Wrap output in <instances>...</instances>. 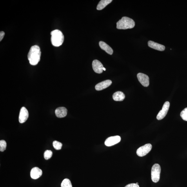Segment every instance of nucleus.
I'll use <instances>...</instances> for the list:
<instances>
[{
	"instance_id": "obj_10",
	"label": "nucleus",
	"mask_w": 187,
	"mask_h": 187,
	"mask_svg": "<svg viewBox=\"0 0 187 187\" xmlns=\"http://www.w3.org/2000/svg\"><path fill=\"white\" fill-rule=\"evenodd\" d=\"M92 67L95 73H101L103 72V66L101 62L97 60H95L93 61Z\"/></svg>"
},
{
	"instance_id": "obj_17",
	"label": "nucleus",
	"mask_w": 187,
	"mask_h": 187,
	"mask_svg": "<svg viewBox=\"0 0 187 187\" xmlns=\"http://www.w3.org/2000/svg\"><path fill=\"white\" fill-rule=\"evenodd\" d=\"M112 1V0H101L98 4L97 6V10H103Z\"/></svg>"
},
{
	"instance_id": "obj_7",
	"label": "nucleus",
	"mask_w": 187,
	"mask_h": 187,
	"mask_svg": "<svg viewBox=\"0 0 187 187\" xmlns=\"http://www.w3.org/2000/svg\"><path fill=\"white\" fill-rule=\"evenodd\" d=\"M121 140V137L118 135L111 137H108L106 140L105 142V144L107 146L110 147L119 143Z\"/></svg>"
},
{
	"instance_id": "obj_21",
	"label": "nucleus",
	"mask_w": 187,
	"mask_h": 187,
	"mask_svg": "<svg viewBox=\"0 0 187 187\" xmlns=\"http://www.w3.org/2000/svg\"><path fill=\"white\" fill-rule=\"evenodd\" d=\"M7 146L6 142L4 140H1L0 141V151L3 152L6 150Z\"/></svg>"
},
{
	"instance_id": "obj_6",
	"label": "nucleus",
	"mask_w": 187,
	"mask_h": 187,
	"mask_svg": "<svg viewBox=\"0 0 187 187\" xmlns=\"http://www.w3.org/2000/svg\"><path fill=\"white\" fill-rule=\"evenodd\" d=\"M170 103L167 101L164 103L162 106V110L159 111L157 116V119L158 120H161L165 117L167 113L168 112L170 108Z\"/></svg>"
},
{
	"instance_id": "obj_16",
	"label": "nucleus",
	"mask_w": 187,
	"mask_h": 187,
	"mask_svg": "<svg viewBox=\"0 0 187 187\" xmlns=\"http://www.w3.org/2000/svg\"><path fill=\"white\" fill-rule=\"evenodd\" d=\"M125 97L124 94L121 91H117L113 95V99L116 101H123Z\"/></svg>"
},
{
	"instance_id": "obj_18",
	"label": "nucleus",
	"mask_w": 187,
	"mask_h": 187,
	"mask_svg": "<svg viewBox=\"0 0 187 187\" xmlns=\"http://www.w3.org/2000/svg\"><path fill=\"white\" fill-rule=\"evenodd\" d=\"M61 187H72L70 180L67 179H64L61 183Z\"/></svg>"
},
{
	"instance_id": "obj_13",
	"label": "nucleus",
	"mask_w": 187,
	"mask_h": 187,
	"mask_svg": "<svg viewBox=\"0 0 187 187\" xmlns=\"http://www.w3.org/2000/svg\"><path fill=\"white\" fill-rule=\"evenodd\" d=\"M56 117L58 118L65 117L67 114V110L64 107H61L57 108L55 111Z\"/></svg>"
},
{
	"instance_id": "obj_26",
	"label": "nucleus",
	"mask_w": 187,
	"mask_h": 187,
	"mask_svg": "<svg viewBox=\"0 0 187 187\" xmlns=\"http://www.w3.org/2000/svg\"><path fill=\"white\" fill-rule=\"evenodd\" d=\"M136 184H137L138 185V183H136Z\"/></svg>"
},
{
	"instance_id": "obj_22",
	"label": "nucleus",
	"mask_w": 187,
	"mask_h": 187,
	"mask_svg": "<svg viewBox=\"0 0 187 187\" xmlns=\"http://www.w3.org/2000/svg\"><path fill=\"white\" fill-rule=\"evenodd\" d=\"M180 115L183 119L187 121V108L182 111Z\"/></svg>"
},
{
	"instance_id": "obj_25",
	"label": "nucleus",
	"mask_w": 187,
	"mask_h": 187,
	"mask_svg": "<svg viewBox=\"0 0 187 187\" xmlns=\"http://www.w3.org/2000/svg\"><path fill=\"white\" fill-rule=\"evenodd\" d=\"M103 70H104V71H105L106 70V69L105 68H103Z\"/></svg>"
},
{
	"instance_id": "obj_4",
	"label": "nucleus",
	"mask_w": 187,
	"mask_h": 187,
	"mask_svg": "<svg viewBox=\"0 0 187 187\" xmlns=\"http://www.w3.org/2000/svg\"><path fill=\"white\" fill-rule=\"evenodd\" d=\"M161 173V168L159 164H155L151 168V178L152 181L154 183L159 182L160 179Z\"/></svg>"
},
{
	"instance_id": "obj_5",
	"label": "nucleus",
	"mask_w": 187,
	"mask_h": 187,
	"mask_svg": "<svg viewBox=\"0 0 187 187\" xmlns=\"http://www.w3.org/2000/svg\"><path fill=\"white\" fill-rule=\"evenodd\" d=\"M152 148V146L151 144H146L138 149L137 154L139 157L144 156L150 152Z\"/></svg>"
},
{
	"instance_id": "obj_8",
	"label": "nucleus",
	"mask_w": 187,
	"mask_h": 187,
	"mask_svg": "<svg viewBox=\"0 0 187 187\" xmlns=\"http://www.w3.org/2000/svg\"><path fill=\"white\" fill-rule=\"evenodd\" d=\"M137 77L142 85L144 87H148L150 84V79L147 75L141 73H139L137 75Z\"/></svg>"
},
{
	"instance_id": "obj_15",
	"label": "nucleus",
	"mask_w": 187,
	"mask_h": 187,
	"mask_svg": "<svg viewBox=\"0 0 187 187\" xmlns=\"http://www.w3.org/2000/svg\"><path fill=\"white\" fill-rule=\"evenodd\" d=\"M99 46L102 49L105 51L108 54L112 55L113 54V51L111 47L107 44L104 42L101 41L99 42Z\"/></svg>"
},
{
	"instance_id": "obj_14",
	"label": "nucleus",
	"mask_w": 187,
	"mask_h": 187,
	"mask_svg": "<svg viewBox=\"0 0 187 187\" xmlns=\"http://www.w3.org/2000/svg\"><path fill=\"white\" fill-rule=\"evenodd\" d=\"M148 45L150 47L154 49L155 50L160 51H163L165 50V46L152 41L148 42Z\"/></svg>"
},
{
	"instance_id": "obj_3",
	"label": "nucleus",
	"mask_w": 187,
	"mask_h": 187,
	"mask_svg": "<svg viewBox=\"0 0 187 187\" xmlns=\"http://www.w3.org/2000/svg\"><path fill=\"white\" fill-rule=\"evenodd\" d=\"M135 25V22L132 19L123 17L117 22V28L118 29L126 30L134 28Z\"/></svg>"
},
{
	"instance_id": "obj_2",
	"label": "nucleus",
	"mask_w": 187,
	"mask_h": 187,
	"mask_svg": "<svg viewBox=\"0 0 187 187\" xmlns=\"http://www.w3.org/2000/svg\"><path fill=\"white\" fill-rule=\"evenodd\" d=\"M51 42L52 45L58 47L63 44L64 37L63 33L61 31L55 30L51 32Z\"/></svg>"
},
{
	"instance_id": "obj_23",
	"label": "nucleus",
	"mask_w": 187,
	"mask_h": 187,
	"mask_svg": "<svg viewBox=\"0 0 187 187\" xmlns=\"http://www.w3.org/2000/svg\"><path fill=\"white\" fill-rule=\"evenodd\" d=\"M125 187H139V186L136 183H131L127 185Z\"/></svg>"
},
{
	"instance_id": "obj_9",
	"label": "nucleus",
	"mask_w": 187,
	"mask_h": 187,
	"mask_svg": "<svg viewBox=\"0 0 187 187\" xmlns=\"http://www.w3.org/2000/svg\"><path fill=\"white\" fill-rule=\"evenodd\" d=\"M29 114L27 109L24 107H23L21 109L19 116V123H24L28 120Z\"/></svg>"
},
{
	"instance_id": "obj_12",
	"label": "nucleus",
	"mask_w": 187,
	"mask_h": 187,
	"mask_svg": "<svg viewBox=\"0 0 187 187\" xmlns=\"http://www.w3.org/2000/svg\"><path fill=\"white\" fill-rule=\"evenodd\" d=\"M42 174V171L37 167H35L31 171V177L33 179L36 180L38 179L41 176Z\"/></svg>"
},
{
	"instance_id": "obj_20",
	"label": "nucleus",
	"mask_w": 187,
	"mask_h": 187,
	"mask_svg": "<svg viewBox=\"0 0 187 187\" xmlns=\"http://www.w3.org/2000/svg\"><path fill=\"white\" fill-rule=\"evenodd\" d=\"M53 146L55 150H59L61 149L62 144L61 142L57 141H55L53 142Z\"/></svg>"
},
{
	"instance_id": "obj_1",
	"label": "nucleus",
	"mask_w": 187,
	"mask_h": 187,
	"mask_svg": "<svg viewBox=\"0 0 187 187\" xmlns=\"http://www.w3.org/2000/svg\"><path fill=\"white\" fill-rule=\"evenodd\" d=\"M41 55V50L39 46L35 45L31 47L28 55L30 64L33 66L36 65L40 60Z\"/></svg>"
},
{
	"instance_id": "obj_24",
	"label": "nucleus",
	"mask_w": 187,
	"mask_h": 187,
	"mask_svg": "<svg viewBox=\"0 0 187 187\" xmlns=\"http://www.w3.org/2000/svg\"><path fill=\"white\" fill-rule=\"evenodd\" d=\"M5 34V33L3 32V31H1V32H0V41H1L2 40H3Z\"/></svg>"
},
{
	"instance_id": "obj_19",
	"label": "nucleus",
	"mask_w": 187,
	"mask_h": 187,
	"mask_svg": "<svg viewBox=\"0 0 187 187\" xmlns=\"http://www.w3.org/2000/svg\"><path fill=\"white\" fill-rule=\"evenodd\" d=\"M52 155V151L50 150H46L44 153V159L47 160L50 159Z\"/></svg>"
},
{
	"instance_id": "obj_11",
	"label": "nucleus",
	"mask_w": 187,
	"mask_h": 187,
	"mask_svg": "<svg viewBox=\"0 0 187 187\" xmlns=\"http://www.w3.org/2000/svg\"><path fill=\"white\" fill-rule=\"evenodd\" d=\"M112 83V82L111 80H107L97 84L95 86V88L97 91H101L108 87Z\"/></svg>"
}]
</instances>
